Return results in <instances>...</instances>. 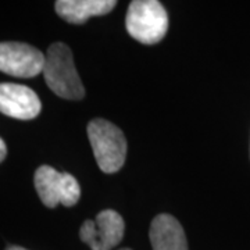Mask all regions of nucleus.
Instances as JSON below:
<instances>
[{
	"instance_id": "20e7f679",
	"label": "nucleus",
	"mask_w": 250,
	"mask_h": 250,
	"mask_svg": "<svg viewBox=\"0 0 250 250\" xmlns=\"http://www.w3.org/2000/svg\"><path fill=\"white\" fill-rule=\"evenodd\" d=\"M34 182L36 192L46 207L53 208L60 203L71 207L80 200V184L68 172H59L50 166H41L36 170Z\"/></svg>"
},
{
	"instance_id": "f257e3e1",
	"label": "nucleus",
	"mask_w": 250,
	"mask_h": 250,
	"mask_svg": "<svg viewBox=\"0 0 250 250\" xmlns=\"http://www.w3.org/2000/svg\"><path fill=\"white\" fill-rule=\"evenodd\" d=\"M43 75L47 86L59 98L81 100L85 96V89L75 68L71 49L62 42L53 43L47 49Z\"/></svg>"
},
{
	"instance_id": "1a4fd4ad",
	"label": "nucleus",
	"mask_w": 250,
	"mask_h": 250,
	"mask_svg": "<svg viewBox=\"0 0 250 250\" xmlns=\"http://www.w3.org/2000/svg\"><path fill=\"white\" fill-rule=\"evenodd\" d=\"M117 6L114 0H59L56 13L70 24H83L90 17L104 16Z\"/></svg>"
},
{
	"instance_id": "0eeeda50",
	"label": "nucleus",
	"mask_w": 250,
	"mask_h": 250,
	"mask_svg": "<svg viewBox=\"0 0 250 250\" xmlns=\"http://www.w3.org/2000/svg\"><path fill=\"white\" fill-rule=\"evenodd\" d=\"M41 100L25 85L0 83V113L17 120H32L41 113Z\"/></svg>"
},
{
	"instance_id": "423d86ee",
	"label": "nucleus",
	"mask_w": 250,
	"mask_h": 250,
	"mask_svg": "<svg viewBox=\"0 0 250 250\" xmlns=\"http://www.w3.org/2000/svg\"><path fill=\"white\" fill-rule=\"evenodd\" d=\"M45 54L21 42H0V71L17 78H32L43 72Z\"/></svg>"
},
{
	"instance_id": "6e6552de",
	"label": "nucleus",
	"mask_w": 250,
	"mask_h": 250,
	"mask_svg": "<svg viewBox=\"0 0 250 250\" xmlns=\"http://www.w3.org/2000/svg\"><path fill=\"white\" fill-rule=\"evenodd\" d=\"M149 236L153 250H188L184 228L178 220L170 214H159L154 217Z\"/></svg>"
},
{
	"instance_id": "9b49d317",
	"label": "nucleus",
	"mask_w": 250,
	"mask_h": 250,
	"mask_svg": "<svg viewBox=\"0 0 250 250\" xmlns=\"http://www.w3.org/2000/svg\"><path fill=\"white\" fill-rule=\"evenodd\" d=\"M6 250H27L24 249V248H20V246H9Z\"/></svg>"
},
{
	"instance_id": "7ed1b4c3",
	"label": "nucleus",
	"mask_w": 250,
	"mask_h": 250,
	"mask_svg": "<svg viewBox=\"0 0 250 250\" xmlns=\"http://www.w3.org/2000/svg\"><path fill=\"white\" fill-rule=\"evenodd\" d=\"M168 14L157 0H135L126 11L128 34L145 45L160 42L168 31Z\"/></svg>"
},
{
	"instance_id": "f03ea898",
	"label": "nucleus",
	"mask_w": 250,
	"mask_h": 250,
	"mask_svg": "<svg viewBox=\"0 0 250 250\" xmlns=\"http://www.w3.org/2000/svg\"><path fill=\"white\" fill-rule=\"evenodd\" d=\"M88 136L100 170L114 174L123 168L126 157V141L117 125L103 118H95L88 124Z\"/></svg>"
},
{
	"instance_id": "9d476101",
	"label": "nucleus",
	"mask_w": 250,
	"mask_h": 250,
	"mask_svg": "<svg viewBox=\"0 0 250 250\" xmlns=\"http://www.w3.org/2000/svg\"><path fill=\"white\" fill-rule=\"evenodd\" d=\"M6 154H7V147H6V143L3 142V139L0 138V163L6 159Z\"/></svg>"
},
{
	"instance_id": "39448f33",
	"label": "nucleus",
	"mask_w": 250,
	"mask_h": 250,
	"mask_svg": "<svg viewBox=\"0 0 250 250\" xmlns=\"http://www.w3.org/2000/svg\"><path fill=\"white\" fill-rule=\"evenodd\" d=\"M124 233V218L110 208L100 211L93 221L86 220L80 229L81 241L92 250H111L123 241Z\"/></svg>"
},
{
	"instance_id": "f8f14e48",
	"label": "nucleus",
	"mask_w": 250,
	"mask_h": 250,
	"mask_svg": "<svg viewBox=\"0 0 250 250\" xmlns=\"http://www.w3.org/2000/svg\"><path fill=\"white\" fill-rule=\"evenodd\" d=\"M121 250H131V249H128V248H125V249H121Z\"/></svg>"
}]
</instances>
